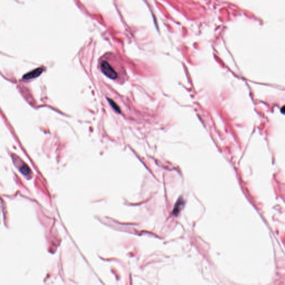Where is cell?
Returning <instances> with one entry per match:
<instances>
[{
	"mask_svg": "<svg viewBox=\"0 0 285 285\" xmlns=\"http://www.w3.org/2000/svg\"><path fill=\"white\" fill-rule=\"evenodd\" d=\"M100 69L101 71L108 77L116 80L118 77V75L116 70L114 69L112 66L105 60H103L100 62Z\"/></svg>",
	"mask_w": 285,
	"mask_h": 285,
	"instance_id": "cell-1",
	"label": "cell"
},
{
	"mask_svg": "<svg viewBox=\"0 0 285 285\" xmlns=\"http://www.w3.org/2000/svg\"><path fill=\"white\" fill-rule=\"evenodd\" d=\"M42 71H43V69L41 68L36 69L34 70L33 71H31L30 72L25 75L23 76V78L26 80L35 78V77H39V75L42 72Z\"/></svg>",
	"mask_w": 285,
	"mask_h": 285,
	"instance_id": "cell-2",
	"label": "cell"
},
{
	"mask_svg": "<svg viewBox=\"0 0 285 285\" xmlns=\"http://www.w3.org/2000/svg\"><path fill=\"white\" fill-rule=\"evenodd\" d=\"M20 170H21V172L23 174H27L30 172V169L25 164H24L23 166H21V167L20 168Z\"/></svg>",
	"mask_w": 285,
	"mask_h": 285,
	"instance_id": "cell-3",
	"label": "cell"
},
{
	"mask_svg": "<svg viewBox=\"0 0 285 285\" xmlns=\"http://www.w3.org/2000/svg\"><path fill=\"white\" fill-rule=\"evenodd\" d=\"M109 102H110V103L111 104V106L114 108V109L115 110H116L117 111H118V112H120L119 109V108L116 106V104H115V103H114L112 100H109Z\"/></svg>",
	"mask_w": 285,
	"mask_h": 285,
	"instance_id": "cell-4",
	"label": "cell"
}]
</instances>
